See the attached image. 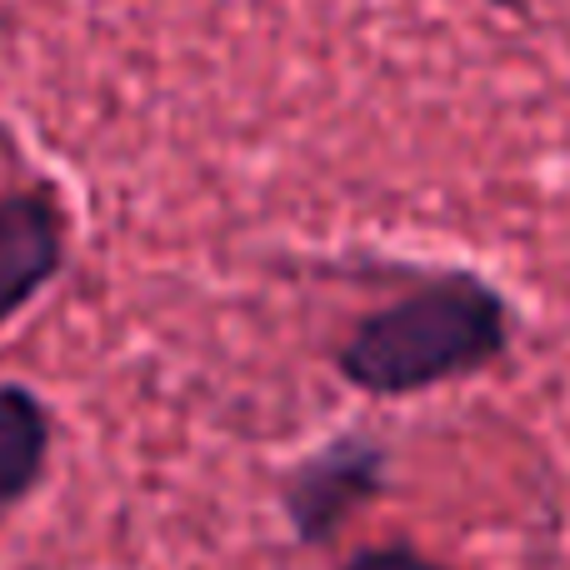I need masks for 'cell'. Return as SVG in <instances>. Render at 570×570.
<instances>
[{"label": "cell", "mask_w": 570, "mask_h": 570, "mask_svg": "<svg viewBox=\"0 0 570 570\" xmlns=\"http://www.w3.org/2000/svg\"><path fill=\"white\" fill-rule=\"evenodd\" d=\"M511 301L501 285L475 271H441L361 315L335 345V371L375 401H405L491 371L511 351Z\"/></svg>", "instance_id": "6da1fadb"}, {"label": "cell", "mask_w": 570, "mask_h": 570, "mask_svg": "<svg viewBox=\"0 0 570 570\" xmlns=\"http://www.w3.org/2000/svg\"><path fill=\"white\" fill-rule=\"evenodd\" d=\"M385 465H391L385 445L361 431L315 445L281 485V511L291 531L305 546L331 541L361 505H371L385 491Z\"/></svg>", "instance_id": "7a4b0ae2"}, {"label": "cell", "mask_w": 570, "mask_h": 570, "mask_svg": "<svg viewBox=\"0 0 570 570\" xmlns=\"http://www.w3.org/2000/svg\"><path fill=\"white\" fill-rule=\"evenodd\" d=\"M66 266V216L46 190L0 196V325L20 315Z\"/></svg>", "instance_id": "3957f363"}, {"label": "cell", "mask_w": 570, "mask_h": 570, "mask_svg": "<svg viewBox=\"0 0 570 570\" xmlns=\"http://www.w3.org/2000/svg\"><path fill=\"white\" fill-rule=\"evenodd\" d=\"M56 421L30 385L0 381V511L30 501L50 471Z\"/></svg>", "instance_id": "277c9868"}, {"label": "cell", "mask_w": 570, "mask_h": 570, "mask_svg": "<svg viewBox=\"0 0 570 570\" xmlns=\"http://www.w3.org/2000/svg\"><path fill=\"white\" fill-rule=\"evenodd\" d=\"M341 570H451V566L431 561V556L411 551V546H375V551L351 556Z\"/></svg>", "instance_id": "5b68a950"}]
</instances>
